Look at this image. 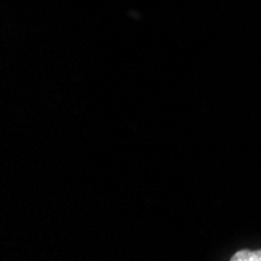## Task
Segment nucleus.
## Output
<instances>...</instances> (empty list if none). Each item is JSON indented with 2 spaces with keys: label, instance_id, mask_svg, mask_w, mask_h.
<instances>
[{
  "label": "nucleus",
  "instance_id": "nucleus-1",
  "mask_svg": "<svg viewBox=\"0 0 261 261\" xmlns=\"http://www.w3.org/2000/svg\"><path fill=\"white\" fill-rule=\"evenodd\" d=\"M230 259L234 261H261V247L252 249V247H243L238 252H234Z\"/></svg>",
  "mask_w": 261,
  "mask_h": 261
}]
</instances>
